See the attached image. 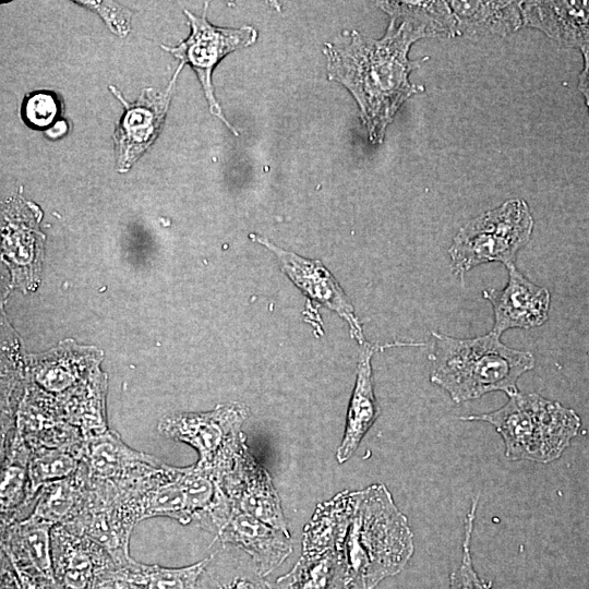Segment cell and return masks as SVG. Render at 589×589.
Listing matches in <instances>:
<instances>
[{
	"label": "cell",
	"mask_w": 589,
	"mask_h": 589,
	"mask_svg": "<svg viewBox=\"0 0 589 589\" xmlns=\"http://www.w3.org/2000/svg\"><path fill=\"white\" fill-rule=\"evenodd\" d=\"M68 131L67 122L60 120L56 122L51 128H49L46 133L50 137H60Z\"/></svg>",
	"instance_id": "30"
},
{
	"label": "cell",
	"mask_w": 589,
	"mask_h": 589,
	"mask_svg": "<svg viewBox=\"0 0 589 589\" xmlns=\"http://www.w3.org/2000/svg\"><path fill=\"white\" fill-rule=\"evenodd\" d=\"M584 58V68L578 77V89L584 96L586 106L589 110V50H581Z\"/></svg>",
	"instance_id": "29"
},
{
	"label": "cell",
	"mask_w": 589,
	"mask_h": 589,
	"mask_svg": "<svg viewBox=\"0 0 589 589\" xmlns=\"http://www.w3.org/2000/svg\"><path fill=\"white\" fill-rule=\"evenodd\" d=\"M460 419L493 425L503 438L508 460L540 464L558 459L581 424L579 416L561 402L520 392L509 396L500 409Z\"/></svg>",
	"instance_id": "4"
},
{
	"label": "cell",
	"mask_w": 589,
	"mask_h": 589,
	"mask_svg": "<svg viewBox=\"0 0 589 589\" xmlns=\"http://www.w3.org/2000/svg\"><path fill=\"white\" fill-rule=\"evenodd\" d=\"M171 86L165 92L145 89L132 105L121 99L125 112L115 133L120 171H127L158 135L169 106Z\"/></svg>",
	"instance_id": "12"
},
{
	"label": "cell",
	"mask_w": 589,
	"mask_h": 589,
	"mask_svg": "<svg viewBox=\"0 0 589 589\" xmlns=\"http://www.w3.org/2000/svg\"><path fill=\"white\" fill-rule=\"evenodd\" d=\"M430 381L456 402L474 400L491 392L508 397L519 393L518 378L534 368L530 351L507 347L490 332L472 338L432 333Z\"/></svg>",
	"instance_id": "2"
},
{
	"label": "cell",
	"mask_w": 589,
	"mask_h": 589,
	"mask_svg": "<svg viewBox=\"0 0 589 589\" xmlns=\"http://www.w3.org/2000/svg\"><path fill=\"white\" fill-rule=\"evenodd\" d=\"M533 226L530 208L520 199L507 200L472 218L458 230L448 249L454 275L464 278L470 269L491 262L515 265Z\"/></svg>",
	"instance_id": "5"
},
{
	"label": "cell",
	"mask_w": 589,
	"mask_h": 589,
	"mask_svg": "<svg viewBox=\"0 0 589 589\" xmlns=\"http://www.w3.org/2000/svg\"><path fill=\"white\" fill-rule=\"evenodd\" d=\"M208 557L183 567L144 564L133 558L116 566L99 589H196Z\"/></svg>",
	"instance_id": "17"
},
{
	"label": "cell",
	"mask_w": 589,
	"mask_h": 589,
	"mask_svg": "<svg viewBox=\"0 0 589 589\" xmlns=\"http://www.w3.org/2000/svg\"><path fill=\"white\" fill-rule=\"evenodd\" d=\"M372 356L373 347L364 342L357 365V378L349 402L344 437L336 454L340 464L347 461L354 454L380 414V407L374 394Z\"/></svg>",
	"instance_id": "18"
},
{
	"label": "cell",
	"mask_w": 589,
	"mask_h": 589,
	"mask_svg": "<svg viewBox=\"0 0 589 589\" xmlns=\"http://www.w3.org/2000/svg\"><path fill=\"white\" fill-rule=\"evenodd\" d=\"M414 551L413 533L383 483L358 490L340 554L351 580L374 589L400 573Z\"/></svg>",
	"instance_id": "3"
},
{
	"label": "cell",
	"mask_w": 589,
	"mask_h": 589,
	"mask_svg": "<svg viewBox=\"0 0 589 589\" xmlns=\"http://www.w3.org/2000/svg\"><path fill=\"white\" fill-rule=\"evenodd\" d=\"M82 446L77 448L44 446L31 448L28 483L32 502L45 483L69 478L79 470L82 462Z\"/></svg>",
	"instance_id": "25"
},
{
	"label": "cell",
	"mask_w": 589,
	"mask_h": 589,
	"mask_svg": "<svg viewBox=\"0 0 589 589\" xmlns=\"http://www.w3.org/2000/svg\"><path fill=\"white\" fill-rule=\"evenodd\" d=\"M456 20V34L500 36L524 26L522 1H447Z\"/></svg>",
	"instance_id": "19"
},
{
	"label": "cell",
	"mask_w": 589,
	"mask_h": 589,
	"mask_svg": "<svg viewBox=\"0 0 589 589\" xmlns=\"http://www.w3.org/2000/svg\"><path fill=\"white\" fill-rule=\"evenodd\" d=\"M82 462L91 480L125 481L145 476L164 462L128 446L113 431L83 438Z\"/></svg>",
	"instance_id": "14"
},
{
	"label": "cell",
	"mask_w": 589,
	"mask_h": 589,
	"mask_svg": "<svg viewBox=\"0 0 589 589\" xmlns=\"http://www.w3.org/2000/svg\"><path fill=\"white\" fill-rule=\"evenodd\" d=\"M88 471L83 462L71 477L45 483L34 498L27 516L49 525H65L80 512L87 486Z\"/></svg>",
	"instance_id": "24"
},
{
	"label": "cell",
	"mask_w": 589,
	"mask_h": 589,
	"mask_svg": "<svg viewBox=\"0 0 589 589\" xmlns=\"http://www.w3.org/2000/svg\"><path fill=\"white\" fill-rule=\"evenodd\" d=\"M59 112V101L52 93H33L27 96L23 105L24 120L33 128L50 125Z\"/></svg>",
	"instance_id": "28"
},
{
	"label": "cell",
	"mask_w": 589,
	"mask_h": 589,
	"mask_svg": "<svg viewBox=\"0 0 589 589\" xmlns=\"http://www.w3.org/2000/svg\"><path fill=\"white\" fill-rule=\"evenodd\" d=\"M1 529L2 552L14 569L35 573L56 581L51 525L26 517Z\"/></svg>",
	"instance_id": "16"
},
{
	"label": "cell",
	"mask_w": 589,
	"mask_h": 589,
	"mask_svg": "<svg viewBox=\"0 0 589 589\" xmlns=\"http://www.w3.org/2000/svg\"><path fill=\"white\" fill-rule=\"evenodd\" d=\"M215 539L245 552L265 577L292 552L290 534L235 507Z\"/></svg>",
	"instance_id": "13"
},
{
	"label": "cell",
	"mask_w": 589,
	"mask_h": 589,
	"mask_svg": "<svg viewBox=\"0 0 589 589\" xmlns=\"http://www.w3.org/2000/svg\"><path fill=\"white\" fill-rule=\"evenodd\" d=\"M389 15L381 39L350 34L346 46L326 44L328 79L342 84L354 97L373 144H381L400 106L424 91L409 73L426 58L410 61V46L425 37H454L456 20L447 1H384Z\"/></svg>",
	"instance_id": "1"
},
{
	"label": "cell",
	"mask_w": 589,
	"mask_h": 589,
	"mask_svg": "<svg viewBox=\"0 0 589 589\" xmlns=\"http://www.w3.org/2000/svg\"><path fill=\"white\" fill-rule=\"evenodd\" d=\"M358 500V490H345L318 504L302 536V552L337 551L340 554Z\"/></svg>",
	"instance_id": "21"
},
{
	"label": "cell",
	"mask_w": 589,
	"mask_h": 589,
	"mask_svg": "<svg viewBox=\"0 0 589 589\" xmlns=\"http://www.w3.org/2000/svg\"><path fill=\"white\" fill-rule=\"evenodd\" d=\"M478 501V497L473 498L465 519L462 558L459 567L449 576V589H492V582L481 579L477 574L470 551Z\"/></svg>",
	"instance_id": "26"
},
{
	"label": "cell",
	"mask_w": 589,
	"mask_h": 589,
	"mask_svg": "<svg viewBox=\"0 0 589 589\" xmlns=\"http://www.w3.org/2000/svg\"><path fill=\"white\" fill-rule=\"evenodd\" d=\"M351 580L337 551L301 552L294 566L279 577L274 589H348Z\"/></svg>",
	"instance_id": "23"
},
{
	"label": "cell",
	"mask_w": 589,
	"mask_h": 589,
	"mask_svg": "<svg viewBox=\"0 0 589 589\" xmlns=\"http://www.w3.org/2000/svg\"><path fill=\"white\" fill-rule=\"evenodd\" d=\"M348 589H368L366 586L360 581H354Z\"/></svg>",
	"instance_id": "31"
},
{
	"label": "cell",
	"mask_w": 589,
	"mask_h": 589,
	"mask_svg": "<svg viewBox=\"0 0 589 589\" xmlns=\"http://www.w3.org/2000/svg\"><path fill=\"white\" fill-rule=\"evenodd\" d=\"M196 589H274L242 550L220 544L208 556Z\"/></svg>",
	"instance_id": "22"
},
{
	"label": "cell",
	"mask_w": 589,
	"mask_h": 589,
	"mask_svg": "<svg viewBox=\"0 0 589 589\" xmlns=\"http://www.w3.org/2000/svg\"><path fill=\"white\" fill-rule=\"evenodd\" d=\"M522 19L560 46L589 50V1H522Z\"/></svg>",
	"instance_id": "15"
},
{
	"label": "cell",
	"mask_w": 589,
	"mask_h": 589,
	"mask_svg": "<svg viewBox=\"0 0 589 589\" xmlns=\"http://www.w3.org/2000/svg\"><path fill=\"white\" fill-rule=\"evenodd\" d=\"M256 240L277 257L281 271L303 293L338 313L347 321L352 336L361 345L365 342L349 298L322 262L284 250L268 239L257 237Z\"/></svg>",
	"instance_id": "11"
},
{
	"label": "cell",
	"mask_w": 589,
	"mask_h": 589,
	"mask_svg": "<svg viewBox=\"0 0 589 589\" xmlns=\"http://www.w3.org/2000/svg\"><path fill=\"white\" fill-rule=\"evenodd\" d=\"M38 231L32 230V226L23 225V230L20 228L12 229L10 235H5V241H3V249L5 251V256L11 262L12 272L14 274L22 272V266L28 268L35 277L38 274V267H40V255L32 250H29V241L39 240Z\"/></svg>",
	"instance_id": "27"
},
{
	"label": "cell",
	"mask_w": 589,
	"mask_h": 589,
	"mask_svg": "<svg viewBox=\"0 0 589 589\" xmlns=\"http://www.w3.org/2000/svg\"><path fill=\"white\" fill-rule=\"evenodd\" d=\"M2 454L1 527L25 519L33 510L29 500L28 460L31 448L16 432Z\"/></svg>",
	"instance_id": "20"
},
{
	"label": "cell",
	"mask_w": 589,
	"mask_h": 589,
	"mask_svg": "<svg viewBox=\"0 0 589 589\" xmlns=\"http://www.w3.org/2000/svg\"><path fill=\"white\" fill-rule=\"evenodd\" d=\"M221 486L232 507L290 534L271 476L252 456L247 444L240 449L232 469L223 478Z\"/></svg>",
	"instance_id": "9"
},
{
	"label": "cell",
	"mask_w": 589,
	"mask_h": 589,
	"mask_svg": "<svg viewBox=\"0 0 589 589\" xmlns=\"http://www.w3.org/2000/svg\"><path fill=\"white\" fill-rule=\"evenodd\" d=\"M185 14L190 20L191 34L185 41L168 50L182 63H189L194 69L203 86L211 112L237 134L233 127L225 119L214 96L211 76L220 59L238 48L252 45L257 38V32L252 26L216 27L209 24L205 15L199 17L189 11H185Z\"/></svg>",
	"instance_id": "7"
},
{
	"label": "cell",
	"mask_w": 589,
	"mask_h": 589,
	"mask_svg": "<svg viewBox=\"0 0 589 589\" xmlns=\"http://www.w3.org/2000/svg\"><path fill=\"white\" fill-rule=\"evenodd\" d=\"M51 556L60 589H99L105 576L117 566L100 544L62 525L51 529Z\"/></svg>",
	"instance_id": "8"
},
{
	"label": "cell",
	"mask_w": 589,
	"mask_h": 589,
	"mask_svg": "<svg viewBox=\"0 0 589 589\" xmlns=\"http://www.w3.org/2000/svg\"><path fill=\"white\" fill-rule=\"evenodd\" d=\"M508 280L503 289L482 292L493 309L491 332L502 336L510 328L542 326L549 317L551 296L546 288L529 280L515 265L507 266Z\"/></svg>",
	"instance_id": "10"
},
{
	"label": "cell",
	"mask_w": 589,
	"mask_h": 589,
	"mask_svg": "<svg viewBox=\"0 0 589 589\" xmlns=\"http://www.w3.org/2000/svg\"><path fill=\"white\" fill-rule=\"evenodd\" d=\"M248 416L245 406L226 404L206 412L167 416L158 430L169 438L192 446L199 454L196 465L214 473L221 482L245 444L241 426Z\"/></svg>",
	"instance_id": "6"
}]
</instances>
